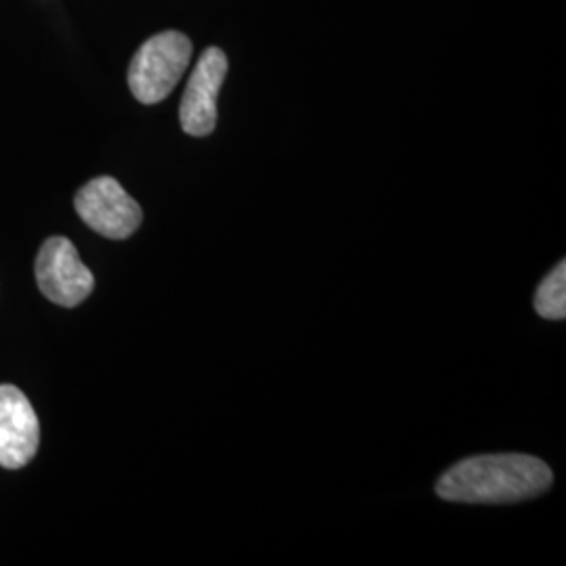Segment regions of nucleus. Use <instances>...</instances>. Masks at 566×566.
Listing matches in <instances>:
<instances>
[{
	"instance_id": "obj_1",
	"label": "nucleus",
	"mask_w": 566,
	"mask_h": 566,
	"mask_svg": "<svg viewBox=\"0 0 566 566\" xmlns=\"http://www.w3.org/2000/svg\"><path fill=\"white\" fill-rule=\"evenodd\" d=\"M554 474L546 462L525 453L476 455L449 468L437 495L462 504H514L544 495Z\"/></svg>"
},
{
	"instance_id": "obj_2",
	"label": "nucleus",
	"mask_w": 566,
	"mask_h": 566,
	"mask_svg": "<svg viewBox=\"0 0 566 566\" xmlns=\"http://www.w3.org/2000/svg\"><path fill=\"white\" fill-rule=\"evenodd\" d=\"M193 46L181 32L151 36L135 53L128 67V86L137 102L156 105L164 102L189 67Z\"/></svg>"
},
{
	"instance_id": "obj_3",
	"label": "nucleus",
	"mask_w": 566,
	"mask_h": 566,
	"mask_svg": "<svg viewBox=\"0 0 566 566\" xmlns=\"http://www.w3.org/2000/svg\"><path fill=\"white\" fill-rule=\"evenodd\" d=\"M34 273L44 298L65 308L84 303L95 287V277L82 263L76 245L61 235L42 243Z\"/></svg>"
},
{
	"instance_id": "obj_4",
	"label": "nucleus",
	"mask_w": 566,
	"mask_h": 566,
	"mask_svg": "<svg viewBox=\"0 0 566 566\" xmlns=\"http://www.w3.org/2000/svg\"><path fill=\"white\" fill-rule=\"evenodd\" d=\"M76 212L84 223L107 240H126L143 223L142 206L112 177H97L76 193Z\"/></svg>"
},
{
	"instance_id": "obj_5",
	"label": "nucleus",
	"mask_w": 566,
	"mask_h": 566,
	"mask_svg": "<svg viewBox=\"0 0 566 566\" xmlns=\"http://www.w3.org/2000/svg\"><path fill=\"white\" fill-rule=\"evenodd\" d=\"M229 70V61L221 49L210 46L193 67L181 99L182 130L191 137H206L217 126V99Z\"/></svg>"
},
{
	"instance_id": "obj_6",
	"label": "nucleus",
	"mask_w": 566,
	"mask_h": 566,
	"mask_svg": "<svg viewBox=\"0 0 566 566\" xmlns=\"http://www.w3.org/2000/svg\"><path fill=\"white\" fill-rule=\"evenodd\" d=\"M41 446V424L30 399L18 386L0 385V465L20 470Z\"/></svg>"
},
{
	"instance_id": "obj_7",
	"label": "nucleus",
	"mask_w": 566,
	"mask_h": 566,
	"mask_svg": "<svg viewBox=\"0 0 566 566\" xmlns=\"http://www.w3.org/2000/svg\"><path fill=\"white\" fill-rule=\"evenodd\" d=\"M535 311L549 322H563L566 317V263L558 264L535 294Z\"/></svg>"
}]
</instances>
